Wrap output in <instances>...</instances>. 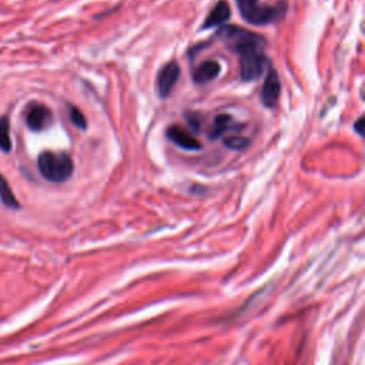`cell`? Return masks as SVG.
<instances>
[{
	"label": "cell",
	"mask_w": 365,
	"mask_h": 365,
	"mask_svg": "<svg viewBox=\"0 0 365 365\" xmlns=\"http://www.w3.org/2000/svg\"><path fill=\"white\" fill-rule=\"evenodd\" d=\"M218 36L238 55L241 80L245 83L259 80L264 67L269 64V59L264 53L266 39L263 36L237 26L222 27Z\"/></svg>",
	"instance_id": "6da1fadb"
},
{
	"label": "cell",
	"mask_w": 365,
	"mask_h": 365,
	"mask_svg": "<svg viewBox=\"0 0 365 365\" xmlns=\"http://www.w3.org/2000/svg\"><path fill=\"white\" fill-rule=\"evenodd\" d=\"M38 167L42 177L52 182L69 180L75 170V164L67 153L55 152H43L38 159Z\"/></svg>",
	"instance_id": "7a4b0ae2"
},
{
	"label": "cell",
	"mask_w": 365,
	"mask_h": 365,
	"mask_svg": "<svg viewBox=\"0 0 365 365\" xmlns=\"http://www.w3.org/2000/svg\"><path fill=\"white\" fill-rule=\"evenodd\" d=\"M236 2L243 19L254 26H264L274 23L282 19L287 12V6L284 3H280L274 8H260L259 5H248L244 0H236Z\"/></svg>",
	"instance_id": "3957f363"
},
{
	"label": "cell",
	"mask_w": 365,
	"mask_h": 365,
	"mask_svg": "<svg viewBox=\"0 0 365 365\" xmlns=\"http://www.w3.org/2000/svg\"><path fill=\"white\" fill-rule=\"evenodd\" d=\"M180 78V66L176 62H169L166 66H163L157 75L156 87L157 94L160 99H167L170 93L173 92L176 83Z\"/></svg>",
	"instance_id": "277c9868"
},
{
	"label": "cell",
	"mask_w": 365,
	"mask_h": 365,
	"mask_svg": "<svg viewBox=\"0 0 365 365\" xmlns=\"http://www.w3.org/2000/svg\"><path fill=\"white\" fill-rule=\"evenodd\" d=\"M52 122H53V115L46 106L34 103L27 108L26 123L30 130L43 131L45 129H48L52 124Z\"/></svg>",
	"instance_id": "5b68a950"
},
{
	"label": "cell",
	"mask_w": 365,
	"mask_h": 365,
	"mask_svg": "<svg viewBox=\"0 0 365 365\" xmlns=\"http://www.w3.org/2000/svg\"><path fill=\"white\" fill-rule=\"evenodd\" d=\"M280 94H281L280 78L277 75L275 69L271 64H269V71H267V76L264 79V86L262 90V101L266 107L273 108L277 106Z\"/></svg>",
	"instance_id": "8992f818"
},
{
	"label": "cell",
	"mask_w": 365,
	"mask_h": 365,
	"mask_svg": "<svg viewBox=\"0 0 365 365\" xmlns=\"http://www.w3.org/2000/svg\"><path fill=\"white\" fill-rule=\"evenodd\" d=\"M166 134L176 145H178V148L182 150H187V152L201 150V143L193 134H190L187 130H185L180 126L169 127Z\"/></svg>",
	"instance_id": "52a82bcc"
},
{
	"label": "cell",
	"mask_w": 365,
	"mask_h": 365,
	"mask_svg": "<svg viewBox=\"0 0 365 365\" xmlns=\"http://www.w3.org/2000/svg\"><path fill=\"white\" fill-rule=\"evenodd\" d=\"M220 71H222L220 63L215 60H207L201 63L199 67H196V70L193 71V82L199 86L207 85L214 79H217V76L220 75Z\"/></svg>",
	"instance_id": "ba28073f"
},
{
	"label": "cell",
	"mask_w": 365,
	"mask_h": 365,
	"mask_svg": "<svg viewBox=\"0 0 365 365\" xmlns=\"http://www.w3.org/2000/svg\"><path fill=\"white\" fill-rule=\"evenodd\" d=\"M243 129V126L240 124H234V120L230 115H218L214 117L213 120V124L210 127V131H208V138L210 140H217L223 137L227 131H233V130H240Z\"/></svg>",
	"instance_id": "9c48e42d"
},
{
	"label": "cell",
	"mask_w": 365,
	"mask_h": 365,
	"mask_svg": "<svg viewBox=\"0 0 365 365\" xmlns=\"http://www.w3.org/2000/svg\"><path fill=\"white\" fill-rule=\"evenodd\" d=\"M230 15H231V9H230L229 3L224 2V0H220V2H218L214 6V9L208 13V16H207L206 22L203 23L201 29H211V27L222 26L226 22H229Z\"/></svg>",
	"instance_id": "30bf717a"
},
{
	"label": "cell",
	"mask_w": 365,
	"mask_h": 365,
	"mask_svg": "<svg viewBox=\"0 0 365 365\" xmlns=\"http://www.w3.org/2000/svg\"><path fill=\"white\" fill-rule=\"evenodd\" d=\"M0 200H2L5 203V206L9 208L17 210L20 207L17 199L15 197V194L10 189L9 181L2 174H0Z\"/></svg>",
	"instance_id": "8fae6325"
},
{
	"label": "cell",
	"mask_w": 365,
	"mask_h": 365,
	"mask_svg": "<svg viewBox=\"0 0 365 365\" xmlns=\"http://www.w3.org/2000/svg\"><path fill=\"white\" fill-rule=\"evenodd\" d=\"M0 150L5 153H9L12 150L10 122L8 116L0 117Z\"/></svg>",
	"instance_id": "7c38bea8"
},
{
	"label": "cell",
	"mask_w": 365,
	"mask_h": 365,
	"mask_svg": "<svg viewBox=\"0 0 365 365\" xmlns=\"http://www.w3.org/2000/svg\"><path fill=\"white\" fill-rule=\"evenodd\" d=\"M223 143H224L226 148H229L230 150L243 152L250 145V138L248 137H243V136L231 134V136H226L223 138Z\"/></svg>",
	"instance_id": "4fadbf2b"
},
{
	"label": "cell",
	"mask_w": 365,
	"mask_h": 365,
	"mask_svg": "<svg viewBox=\"0 0 365 365\" xmlns=\"http://www.w3.org/2000/svg\"><path fill=\"white\" fill-rule=\"evenodd\" d=\"M69 117H70V122L75 124L78 129H80V130H86L87 129L86 116L80 112V108H78L76 106H70L69 107Z\"/></svg>",
	"instance_id": "5bb4252c"
},
{
	"label": "cell",
	"mask_w": 365,
	"mask_h": 365,
	"mask_svg": "<svg viewBox=\"0 0 365 365\" xmlns=\"http://www.w3.org/2000/svg\"><path fill=\"white\" fill-rule=\"evenodd\" d=\"M186 119H187V123L189 126L192 127L193 131L199 133L200 129H201V124H203V116L200 113H196V112H192V113H187L186 115Z\"/></svg>",
	"instance_id": "9a60e30c"
},
{
	"label": "cell",
	"mask_w": 365,
	"mask_h": 365,
	"mask_svg": "<svg viewBox=\"0 0 365 365\" xmlns=\"http://www.w3.org/2000/svg\"><path fill=\"white\" fill-rule=\"evenodd\" d=\"M362 124H364V117H359L358 119V122L354 124V129H355V131L359 134V136H362Z\"/></svg>",
	"instance_id": "2e32d148"
}]
</instances>
